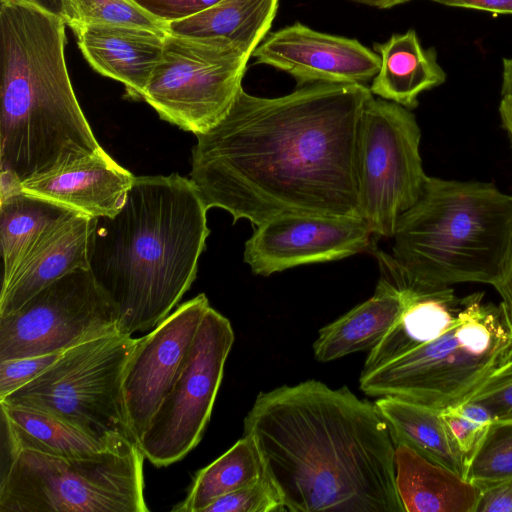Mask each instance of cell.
I'll use <instances>...</instances> for the list:
<instances>
[{
    "label": "cell",
    "mask_w": 512,
    "mask_h": 512,
    "mask_svg": "<svg viewBox=\"0 0 512 512\" xmlns=\"http://www.w3.org/2000/svg\"><path fill=\"white\" fill-rule=\"evenodd\" d=\"M370 89L317 82L274 98L242 88L196 135L189 179L208 209L258 226L285 215L360 217L358 141Z\"/></svg>",
    "instance_id": "obj_1"
},
{
    "label": "cell",
    "mask_w": 512,
    "mask_h": 512,
    "mask_svg": "<svg viewBox=\"0 0 512 512\" xmlns=\"http://www.w3.org/2000/svg\"><path fill=\"white\" fill-rule=\"evenodd\" d=\"M288 512H405L375 403L317 380L260 392L244 418Z\"/></svg>",
    "instance_id": "obj_2"
},
{
    "label": "cell",
    "mask_w": 512,
    "mask_h": 512,
    "mask_svg": "<svg viewBox=\"0 0 512 512\" xmlns=\"http://www.w3.org/2000/svg\"><path fill=\"white\" fill-rule=\"evenodd\" d=\"M208 208L189 178L140 176L114 216L97 217L89 269L132 335L163 321L188 291L210 234Z\"/></svg>",
    "instance_id": "obj_3"
},
{
    "label": "cell",
    "mask_w": 512,
    "mask_h": 512,
    "mask_svg": "<svg viewBox=\"0 0 512 512\" xmlns=\"http://www.w3.org/2000/svg\"><path fill=\"white\" fill-rule=\"evenodd\" d=\"M66 24L20 0H0L1 191L103 150L76 98Z\"/></svg>",
    "instance_id": "obj_4"
},
{
    "label": "cell",
    "mask_w": 512,
    "mask_h": 512,
    "mask_svg": "<svg viewBox=\"0 0 512 512\" xmlns=\"http://www.w3.org/2000/svg\"><path fill=\"white\" fill-rule=\"evenodd\" d=\"M512 233V195L494 184L427 176L393 234L392 254L378 253L383 277L401 291L458 283L494 286Z\"/></svg>",
    "instance_id": "obj_5"
},
{
    "label": "cell",
    "mask_w": 512,
    "mask_h": 512,
    "mask_svg": "<svg viewBox=\"0 0 512 512\" xmlns=\"http://www.w3.org/2000/svg\"><path fill=\"white\" fill-rule=\"evenodd\" d=\"M511 359L512 326L504 308L474 293L449 330L362 372L359 384L372 397H396L441 411L466 401Z\"/></svg>",
    "instance_id": "obj_6"
},
{
    "label": "cell",
    "mask_w": 512,
    "mask_h": 512,
    "mask_svg": "<svg viewBox=\"0 0 512 512\" xmlns=\"http://www.w3.org/2000/svg\"><path fill=\"white\" fill-rule=\"evenodd\" d=\"M144 459L132 442L91 457L18 450L1 460L0 512H147Z\"/></svg>",
    "instance_id": "obj_7"
},
{
    "label": "cell",
    "mask_w": 512,
    "mask_h": 512,
    "mask_svg": "<svg viewBox=\"0 0 512 512\" xmlns=\"http://www.w3.org/2000/svg\"><path fill=\"white\" fill-rule=\"evenodd\" d=\"M131 336L115 332L65 350L0 403L49 414L105 442L137 445L123 392L127 363L138 341Z\"/></svg>",
    "instance_id": "obj_8"
},
{
    "label": "cell",
    "mask_w": 512,
    "mask_h": 512,
    "mask_svg": "<svg viewBox=\"0 0 512 512\" xmlns=\"http://www.w3.org/2000/svg\"><path fill=\"white\" fill-rule=\"evenodd\" d=\"M249 58L224 40L168 33L143 100L161 119L195 135L204 133L233 106Z\"/></svg>",
    "instance_id": "obj_9"
},
{
    "label": "cell",
    "mask_w": 512,
    "mask_h": 512,
    "mask_svg": "<svg viewBox=\"0 0 512 512\" xmlns=\"http://www.w3.org/2000/svg\"><path fill=\"white\" fill-rule=\"evenodd\" d=\"M421 130L411 110L367 99L360 122V216L374 236L392 238L400 216L418 199L427 175L420 156Z\"/></svg>",
    "instance_id": "obj_10"
},
{
    "label": "cell",
    "mask_w": 512,
    "mask_h": 512,
    "mask_svg": "<svg viewBox=\"0 0 512 512\" xmlns=\"http://www.w3.org/2000/svg\"><path fill=\"white\" fill-rule=\"evenodd\" d=\"M119 311L89 268L46 286L19 309L0 315V361L62 353L119 332Z\"/></svg>",
    "instance_id": "obj_11"
},
{
    "label": "cell",
    "mask_w": 512,
    "mask_h": 512,
    "mask_svg": "<svg viewBox=\"0 0 512 512\" xmlns=\"http://www.w3.org/2000/svg\"><path fill=\"white\" fill-rule=\"evenodd\" d=\"M234 339L230 321L210 306L178 379L138 442L154 466L181 460L202 439Z\"/></svg>",
    "instance_id": "obj_12"
},
{
    "label": "cell",
    "mask_w": 512,
    "mask_h": 512,
    "mask_svg": "<svg viewBox=\"0 0 512 512\" xmlns=\"http://www.w3.org/2000/svg\"><path fill=\"white\" fill-rule=\"evenodd\" d=\"M256 227L245 242L243 260L261 276L362 253L374 236L360 217L285 215Z\"/></svg>",
    "instance_id": "obj_13"
},
{
    "label": "cell",
    "mask_w": 512,
    "mask_h": 512,
    "mask_svg": "<svg viewBox=\"0 0 512 512\" xmlns=\"http://www.w3.org/2000/svg\"><path fill=\"white\" fill-rule=\"evenodd\" d=\"M209 308L206 295L198 294L179 305L150 333L138 338L123 379L125 409L137 445L178 379Z\"/></svg>",
    "instance_id": "obj_14"
},
{
    "label": "cell",
    "mask_w": 512,
    "mask_h": 512,
    "mask_svg": "<svg viewBox=\"0 0 512 512\" xmlns=\"http://www.w3.org/2000/svg\"><path fill=\"white\" fill-rule=\"evenodd\" d=\"M257 64L291 75L298 86L362 84L380 68V56L356 39L316 31L296 22L269 33L252 54Z\"/></svg>",
    "instance_id": "obj_15"
},
{
    "label": "cell",
    "mask_w": 512,
    "mask_h": 512,
    "mask_svg": "<svg viewBox=\"0 0 512 512\" xmlns=\"http://www.w3.org/2000/svg\"><path fill=\"white\" fill-rule=\"evenodd\" d=\"M135 176L104 149L56 172L22 182L19 188L93 218L123 207Z\"/></svg>",
    "instance_id": "obj_16"
},
{
    "label": "cell",
    "mask_w": 512,
    "mask_h": 512,
    "mask_svg": "<svg viewBox=\"0 0 512 512\" xmlns=\"http://www.w3.org/2000/svg\"><path fill=\"white\" fill-rule=\"evenodd\" d=\"M95 218L76 213L51 228L1 286L0 315L19 309L32 296L64 275L89 268Z\"/></svg>",
    "instance_id": "obj_17"
},
{
    "label": "cell",
    "mask_w": 512,
    "mask_h": 512,
    "mask_svg": "<svg viewBox=\"0 0 512 512\" xmlns=\"http://www.w3.org/2000/svg\"><path fill=\"white\" fill-rule=\"evenodd\" d=\"M166 35L110 25L88 26L75 34L88 64L99 74L122 83L126 96L134 100H143Z\"/></svg>",
    "instance_id": "obj_18"
},
{
    "label": "cell",
    "mask_w": 512,
    "mask_h": 512,
    "mask_svg": "<svg viewBox=\"0 0 512 512\" xmlns=\"http://www.w3.org/2000/svg\"><path fill=\"white\" fill-rule=\"evenodd\" d=\"M395 479L405 512H475L479 487L402 442L396 443Z\"/></svg>",
    "instance_id": "obj_19"
},
{
    "label": "cell",
    "mask_w": 512,
    "mask_h": 512,
    "mask_svg": "<svg viewBox=\"0 0 512 512\" xmlns=\"http://www.w3.org/2000/svg\"><path fill=\"white\" fill-rule=\"evenodd\" d=\"M408 301L407 292L381 277L372 297L320 329L313 344L316 360L329 362L371 350L394 325Z\"/></svg>",
    "instance_id": "obj_20"
},
{
    "label": "cell",
    "mask_w": 512,
    "mask_h": 512,
    "mask_svg": "<svg viewBox=\"0 0 512 512\" xmlns=\"http://www.w3.org/2000/svg\"><path fill=\"white\" fill-rule=\"evenodd\" d=\"M409 294L400 317L373 347L362 372L373 370L426 344L449 330L458 321L470 295L459 298L451 287Z\"/></svg>",
    "instance_id": "obj_21"
},
{
    "label": "cell",
    "mask_w": 512,
    "mask_h": 512,
    "mask_svg": "<svg viewBox=\"0 0 512 512\" xmlns=\"http://www.w3.org/2000/svg\"><path fill=\"white\" fill-rule=\"evenodd\" d=\"M373 49L381 61L369 87L374 96L412 110L418 106V96L422 92L440 86L446 80L436 50L423 48L412 29L393 34L383 43H374Z\"/></svg>",
    "instance_id": "obj_22"
},
{
    "label": "cell",
    "mask_w": 512,
    "mask_h": 512,
    "mask_svg": "<svg viewBox=\"0 0 512 512\" xmlns=\"http://www.w3.org/2000/svg\"><path fill=\"white\" fill-rule=\"evenodd\" d=\"M0 406L2 460L22 449L59 457H91L131 442H105L49 414L4 403Z\"/></svg>",
    "instance_id": "obj_23"
},
{
    "label": "cell",
    "mask_w": 512,
    "mask_h": 512,
    "mask_svg": "<svg viewBox=\"0 0 512 512\" xmlns=\"http://www.w3.org/2000/svg\"><path fill=\"white\" fill-rule=\"evenodd\" d=\"M279 0H220L189 18L168 23V33L233 43L252 57L268 35Z\"/></svg>",
    "instance_id": "obj_24"
},
{
    "label": "cell",
    "mask_w": 512,
    "mask_h": 512,
    "mask_svg": "<svg viewBox=\"0 0 512 512\" xmlns=\"http://www.w3.org/2000/svg\"><path fill=\"white\" fill-rule=\"evenodd\" d=\"M374 403L395 443H405L465 478L467 458L440 410L391 396L379 397Z\"/></svg>",
    "instance_id": "obj_25"
},
{
    "label": "cell",
    "mask_w": 512,
    "mask_h": 512,
    "mask_svg": "<svg viewBox=\"0 0 512 512\" xmlns=\"http://www.w3.org/2000/svg\"><path fill=\"white\" fill-rule=\"evenodd\" d=\"M76 213L79 212L26 193L19 187L1 192L2 286L10 280L24 257L51 228Z\"/></svg>",
    "instance_id": "obj_26"
},
{
    "label": "cell",
    "mask_w": 512,
    "mask_h": 512,
    "mask_svg": "<svg viewBox=\"0 0 512 512\" xmlns=\"http://www.w3.org/2000/svg\"><path fill=\"white\" fill-rule=\"evenodd\" d=\"M266 474L264 461L254 438L243 434L230 449L199 470L186 498L173 512H203L217 498L245 487Z\"/></svg>",
    "instance_id": "obj_27"
},
{
    "label": "cell",
    "mask_w": 512,
    "mask_h": 512,
    "mask_svg": "<svg viewBox=\"0 0 512 512\" xmlns=\"http://www.w3.org/2000/svg\"><path fill=\"white\" fill-rule=\"evenodd\" d=\"M62 19L74 34L93 25L168 33V23L150 14L136 0H64Z\"/></svg>",
    "instance_id": "obj_28"
},
{
    "label": "cell",
    "mask_w": 512,
    "mask_h": 512,
    "mask_svg": "<svg viewBox=\"0 0 512 512\" xmlns=\"http://www.w3.org/2000/svg\"><path fill=\"white\" fill-rule=\"evenodd\" d=\"M512 477V420H495L470 456L465 479L482 487Z\"/></svg>",
    "instance_id": "obj_29"
},
{
    "label": "cell",
    "mask_w": 512,
    "mask_h": 512,
    "mask_svg": "<svg viewBox=\"0 0 512 512\" xmlns=\"http://www.w3.org/2000/svg\"><path fill=\"white\" fill-rule=\"evenodd\" d=\"M282 495L267 475L214 500L203 512H284Z\"/></svg>",
    "instance_id": "obj_30"
},
{
    "label": "cell",
    "mask_w": 512,
    "mask_h": 512,
    "mask_svg": "<svg viewBox=\"0 0 512 512\" xmlns=\"http://www.w3.org/2000/svg\"><path fill=\"white\" fill-rule=\"evenodd\" d=\"M441 413L468 463L495 419L486 407L473 401H464Z\"/></svg>",
    "instance_id": "obj_31"
},
{
    "label": "cell",
    "mask_w": 512,
    "mask_h": 512,
    "mask_svg": "<svg viewBox=\"0 0 512 512\" xmlns=\"http://www.w3.org/2000/svg\"><path fill=\"white\" fill-rule=\"evenodd\" d=\"M466 401L483 405L495 420H512V359L491 375Z\"/></svg>",
    "instance_id": "obj_32"
},
{
    "label": "cell",
    "mask_w": 512,
    "mask_h": 512,
    "mask_svg": "<svg viewBox=\"0 0 512 512\" xmlns=\"http://www.w3.org/2000/svg\"><path fill=\"white\" fill-rule=\"evenodd\" d=\"M62 353L0 361V399L35 379L51 366Z\"/></svg>",
    "instance_id": "obj_33"
},
{
    "label": "cell",
    "mask_w": 512,
    "mask_h": 512,
    "mask_svg": "<svg viewBox=\"0 0 512 512\" xmlns=\"http://www.w3.org/2000/svg\"><path fill=\"white\" fill-rule=\"evenodd\" d=\"M156 18L171 23L194 16L220 0H136Z\"/></svg>",
    "instance_id": "obj_34"
},
{
    "label": "cell",
    "mask_w": 512,
    "mask_h": 512,
    "mask_svg": "<svg viewBox=\"0 0 512 512\" xmlns=\"http://www.w3.org/2000/svg\"><path fill=\"white\" fill-rule=\"evenodd\" d=\"M479 489L475 512H512V477Z\"/></svg>",
    "instance_id": "obj_35"
},
{
    "label": "cell",
    "mask_w": 512,
    "mask_h": 512,
    "mask_svg": "<svg viewBox=\"0 0 512 512\" xmlns=\"http://www.w3.org/2000/svg\"><path fill=\"white\" fill-rule=\"evenodd\" d=\"M493 287L501 296L502 301L500 304L504 308L508 321L512 326V233L500 278Z\"/></svg>",
    "instance_id": "obj_36"
},
{
    "label": "cell",
    "mask_w": 512,
    "mask_h": 512,
    "mask_svg": "<svg viewBox=\"0 0 512 512\" xmlns=\"http://www.w3.org/2000/svg\"><path fill=\"white\" fill-rule=\"evenodd\" d=\"M433 2L466 9H474L493 14H512V0H431Z\"/></svg>",
    "instance_id": "obj_37"
},
{
    "label": "cell",
    "mask_w": 512,
    "mask_h": 512,
    "mask_svg": "<svg viewBox=\"0 0 512 512\" xmlns=\"http://www.w3.org/2000/svg\"><path fill=\"white\" fill-rule=\"evenodd\" d=\"M499 114L502 125L507 131L512 143V95H504L499 105Z\"/></svg>",
    "instance_id": "obj_38"
},
{
    "label": "cell",
    "mask_w": 512,
    "mask_h": 512,
    "mask_svg": "<svg viewBox=\"0 0 512 512\" xmlns=\"http://www.w3.org/2000/svg\"><path fill=\"white\" fill-rule=\"evenodd\" d=\"M36 5L47 12L62 18L64 0H20Z\"/></svg>",
    "instance_id": "obj_39"
},
{
    "label": "cell",
    "mask_w": 512,
    "mask_h": 512,
    "mask_svg": "<svg viewBox=\"0 0 512 512\" xmlns=\"http://www.w3.org/2000/svg\"><path fill=\"white\" fill-rule=\"evenodd\" d=\"M501 95H512V58L503 59Z\"/></svg>",
    "instance_id": "obj_40"
},
{
    "label": "cell",
    "mask_w": 512,
    "mask_h": 512,
    "mask_svg": "<svg viewBox=\"0 0 512 512\" xmlns=\"http://www.w3.org/2000/svg\"><path fill=\"white\" fill-rule=\"evenodd\" d=\"M353 2L363 4L370 7H375L379 9H389L401 4H404L406 2H409L410 0H351Z\"/></svg>",
    "instance_id": "obj_41"
}]
</instances>
